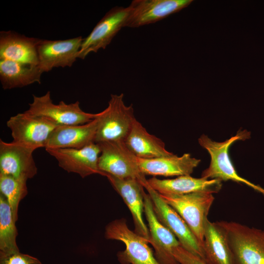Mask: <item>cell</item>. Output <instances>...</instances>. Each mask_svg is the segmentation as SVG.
I'll use <instances>...</instances> for the list:
<instances>
[{
    "mask_svg": "<svg viewBox=\"0 0 264 264\" xmlns=\"http://www.w3.org/2000/svg\"><path fill=\"white\" fill-rule=\"evenodd\" d=\"M250 135V132L246 130L240 131L235 136L221 142L214 141L205 134L200 136L198 143L208 151L211 157L210 165L202 172L201 177L243 183L264 195V188L238 175L228 154L229 148L234 142L249 139Z\"/></svg>",
    "mask_w": 264,
    "mask_h": 264,
    "instance_id": "obj_1",
    "label": "cell"
},
{
    "mask_svg": "<svg viewBox=\"0 0 264 264\" xmlns=\"http://www.w3.org/2000/svg\"><path fill=\"white\" fill-rule=\"evenodd\" d=\"M223 231L234 264H264V231L235 221H217Z\"/></svg>",
    "mask_w": 264,
    "mask_h": 264,
    "instance_id": "obj_2",
    "label": "cell"
},
{
    "mask_svg": "<svg viewBox=\"0 0 264 264\" xmlns=\"http://www.w3.org/2000/svg\"><path fill=\"white\" fill-rule=\"evenodd\" d=\"M159 195L183 219L202 247L207 216L215 199L213 194Z\"/></svg>",
    "mask_w": 264,
    "mask_h": 264,
    "instance_id": "obj_3",
    "label": "cell"
},
{
    "mask_svg": "<svg viewBox=\"0 0 264 264\" xmlns=\"http://www.w3.org/2000/svg\"><path fill=\"white\" fill-rule=\"evenodd\" d=\"M124 94H111L108 107L99 112L95 142L126 140L136 119L132 105L127 106Z\"/></svg>",
    "mask_w": 264,
    "mask_h": 264,
    "instance_id": "obj_4",
    "label": "cell"
},
{
    "mask_svg": "<svg viewBox=\"0 0 264 264\" xmlns=\"http://www.w3.org/2000/svg\"><path fill=\"white\" fill-rule=\"evenodd\" d=\"M98 143L101 153L98 168L102 173L119 178H135L143 185L147 179L140 170L138 157L127 147L124 141Z\"/></svg>",
    "mask_w": 264,
    "mask_h": 264,
    "instance_id": "obj_5",
    "label": "cell"
},
{
    "mask_svg": "<svg viewBox=\"0 0 264 264\" xmlns=\"http://www.w3.org/2000/svg\"><path fill=\"white\" fill-rule=\"evenodd\" d=\"M105 236L107 239L121 241L125 244V250L117 254L122 264H160L149 245V240L131 230L124 219L108 223Z\"/></svg>",
    "mask_w": 264,
    "mask_h": 264,
    "instance_id": "obj_6",
    "label": "cell"
},
{
    "mask_svg": "<svg viewBox=\"0 0 264 264\" xmlns=\"http://www.w3.org/2000/svg\"><path fill=\"white\" fill-rule=\"evenodd\" d=\"M142 185L151 198L157 220L175 235L186 250L204 261L203 248L183 219L149 185L147 180Z\"/></svg>",
    "mask_w": 264,
    "mask_h": 264,
    "instance_id": "obj_7",
    "label": "cell"
},
{
    "mask_svg": "<svg viewBox=\"0 0 264 264\" xmlns=\"http://www.w3.org/2000/svg\"><path fill=\"white\" fill-rule=\"evenodd\" d=\"M13 141L34 150L44 148L54 130L59 125L42 116L26 111L11 116L6 122Z\"/></svg>",
    "mask_w": 264,
    "mask_h": 264,
    "instance_id": "obj_8",
    "label": "cell"
},
{
    "mask_svg": "<svg viewBox=\"0 0 264 264\" xmlns=\"http://www.w3.org/2000/svg\"><path fill=\"white\" fill-rule=\"evenodd\" d=\"M26 111L31 114L46 117L58 125H77L88 123L98 117L99 113H91L83 111L80 103L66 104L63 101L53 103L50 92L37 96L33 95V101Z\"/></svg>",
    "mask_w": 264,
    "mask_h": 264,
    "instance_id": "obj_9",
    "label": "cell"
},
{
    "mask_svg": "<svg viewBox=\"0 0 264 264\" xmlns=\"http://www.w3.org/2000/svg\"><path fill=\"white\" fill-rule=\"evenodd\" d=\"M129 13L128 7L115 6L98 22L89 34L84 38L78 58L84 59L91 52L105 49L123 27Z\"/></svg>",
    "mask_w": 264,
    "mask_h": 264,
    "instance_id": "obj_10",
    "label": "cell"
},
{
    "mask_svg": "<svg viewBox=\"0 0 264 264\" xmlns=\"http://www.w3.org/2000/svg\"><path fill=\"white\" fill-rule=\"evenodd\" d=\"M192 0H133L128 6L125 27H139L155 23L187 7Z\"/></svg>",
    "mask_w": 264,
    "mask_h": 264,
    "instance_id": "obj_11",
    "label": "cell"
},
{
    "mask_svg": "<svg viewBox=\"0 0 264 264\" xmlns=\"http://www.w3.org/2000/svg\"><path fill=\"white\" fill-rule=\"evenodd\" d=\"M58 161L59 166L68 173L78 174L82 178L91 175H103L98 168L101 153L98 143H93L83 148L46 149Z\"/></svg>",
    "mask_w": 264,
    "mask_h": 264,
    "instance_id": "obj_12",
    "label": "cell"
},
{
    "mask_svg": "<svg viewBox=\"0 0 264 264\" xmlns=\"http://www.w3.org/2000/svg\"><path fill=\"white\" fill-rule=\"evenodd\" d=\"M84 38L64 40H41L38 46V66L44 72L54 67H70L78 58Z\"/></svg>",
    "mask_w": 264,
    "mask_h": 264,
    "instance_id": "obj_13",
    "label": "cell"
},
{
    "mask_svg": "<svg viewBox=\"0 0 264 264\" xmlns=\"http://www.w3.org/2000/svg\"><path fill=\"white\" fill-rule=\"evenodd\" d=\"M35 150L0 140V174L27 180L37 173L33 153Z\"/></svg>",
    "mask_w": 264,
    "mask_h": 264,
    "instance_id": "obj_14",
    "label": "cell"
},
{
    "mask_svg": "<svg viewBox=\"0 0 264 264\" xmlns=\"http://www.w3.org/2000/svg\"><path fill=\"white\" fill-rule=\"evenodd\" d=\"M113 188L119 194L129 208L133 220L134 232L149 241V228L145 223L144 187L135 178H119L105 174Z\"/></svg>",
    "mask_w": 264,
    "mask_h": 264,
    "instance_id": "obj_15",
    "label": "cell"
},
{
    "mask_svg": "<svg viewBox=\"0 0 264 264\" xmlns=\"http://www.w3.org/2000/svg\"><path fill=\"white\" fill-rule=\"evenodd\" d=\"M144 213L148 222L149 243L154 248V256L160 264H179L172 254L173 248L180 244L175 235L157 220L151 198L144 193Z\"/></svg>",
    "mask_w": 264,
    "mask_h": 264,
    "instance_id": "obj_16",
    "label": "cell"
},
{
    "mask_svg": "<svg viewBox=\"0 0 264 264\" xmlns=\"http://www.w3.org/2000/svg\"><path fill=\"white\" fill-rule=\"evenodd\" d=\"M42 39L25 36L15 31L0 32V60L38 66V46Z\"/></svg>",
    "mask_w": 264,
    "mask_h": 264,
    "instance_id": "obj_17",
    "label": "cell"
},
{
    "mask_svg": "<svg viewBox=\"0 0 264 264\" xmlns=\"http://www.w3.org/2000/svg\"><path fill=\"white\" fill-rule=\"evenodd\" d=\"M98 123L97 117L84 124L58 126L51 133L44 148L79 149L95 143Z\"/></svg>",
    "mask_w": 264,
    "mask_h": 264,
    "instance_id": "obj_18",
    "label": "cell"
},
{
    "mask_svg": "<svg viewBox=\"0 0 264 264\" xmlns=\"http://www.w3.org/2000/svg\"><path fill=\"white\" fill-rule=\"evenodd\" d=\"M138 161L140 170L145 176H179L190 175L200 160L192 157L189 154L181 156L172 154L152 159L138 158Z\"/></svg>",
    "mask_w": 264,
    "mask_h": 264,
    "instance_id": "obj_19",
    "label": "cell"
},
{
    "mask_svg": "<svg viewBox=\"0 0 264 264\" xmlns=\"http://www.w3.org/2000/svg\"><path fill=\"white\" fill-rule=\"evenodd\" d=\"M149 185L161 195H183L204 192L218 193L221 188V181L195 178L190 175L179 176L173 179H160L154 176L147 179Z\"/></svg>",
    "mask_w": 264,
    "mask_h": 264,
    "instance_id": "obj_20",
    "label": "cell"
},
{
    "mask_svg": "<svg viewBox=\"0 0 264 264\" xmlns=\"http://www.w3.org/2000/svg\"><path fill=\"white\" fill-rule=\"evenodd\" d=\"M125 142L138 158L152 159L173 154L166 149L161 139L149 133L136 119Z\"/></svg>",
    "mask_w": 264,
    "mask_h": 264,
    "instance_id": "obj_21",
    "label": "cell"
},
{
    "mask_svg": "<svg viewBox=\"0 0 264 264\" xmlns=\"http://www.w3.org/2000/svg\"><path fill=\"white\" fill-rule=\"evenodd\" d=\"M202 248L207 264H234L225 234L217 222L207 220Z\"/></svg>",
    "mask_w": 264,
    "mask_h": 264,
    "instance_id": "obj_22",
    "label": "cell"
},
{
    "mask_svg": "<svg viewBox=\"0 0 264 264\" xmlns=\"http://www.w3.org/2000/svg\"><path fill=\"white\" fill-rule=\"evenodd\" d=\"M43 73L38 65L0 60V81L3 89L22 88L35 83L40 84Z\"/></svg>",
    "mask_w": 264,
    "mask_h": 264,
    "instance_id": "obj_23",
    "label": "cell"
},
{
    "mask_svg": "<svg viewBox=\"0 0 264 264\" xmlns=\"http://www.w3.org/2000/svg\"><path fill=\"white\" fill-rule=\"evenodd\" d=\"M15 222L7 199L0 194V254L20 251L16 243L18 232Z\"/></svg>",
    "mask_w": 264,
    "mask_h": 264,
    "instance_id": "obj_24",
    "label": "cell"
},
{
    "mask_svg": "<svg viewBox=\"0 0 264 264\" xmlns=\"http://www.w3.org/2000/svg\"><path fill=\"white\" fill-rule=\"evenodd\" d=\"M27 180L0 174V192L7 199L16 221L18 219L20 201L27 194Z\"/></svg>",
    "mask_w": 264,
    "mask_h": 264,
    "instance_id": "obj_25",
    "label": "cell"
},
{
    "mask_svg": "<svg viewBox=\"0 0 264 264\" xmlns=\"http://www.w3.org/2000/svg\"><path fill=\"white\" fill-rule=\"evenodd\" d=\"M0 264H42L37 258L19 252L0 254Z\"/></svg>",
    "mask_w": 264,
    "mask_h": 264,
    "instance_id": "obj_26",
    "label": "cell"
},
{
    "mask_svg": "<svg viewBox=\"0 0 264 264\" xmlns=\"http://www.w3.org/2000/svg\"><path fill=\"white\" fill-rule=\"evenodd\" d=\"M172 254L179 264H207L202 259L186 250L181 244L173 248Z\"/></svg>",
    "mask_w": 264,
    "mask_h": 264,
    "instance_id": "obj_27",
    "label": "cell"
}]
</instances>
